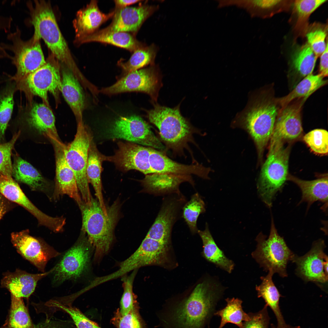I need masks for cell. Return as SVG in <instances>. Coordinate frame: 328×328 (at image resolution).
I'll list each match as a JSON object with an SVG mask.
<instances>
[{"instance_id": "54", "label": "cell", "mask_w": 328, "mask_h": 328, "mask_svg": "<svg viewBox=\"0 0 328 328\" xmlns=\"http://www.w3.org/2000/svg\"><path fill=\"white\" fill-rule=\"evenodd\" d=\"M32 328H56L53 326L47 324H43L35 326H33Z\"/></svg>"}, {"instance_id": "12", "label": "cell", "mask_w": 328, "mask_h": 328, "mask_svg": "<svg viewBox=\"0 0 328 328\" xmlns=\"http://www.w3.org/2000/svg\"><path fill=\"white\" fill-rule=\"evenodd\" d=\"M58 61L49 53L46 63L25 78L26 82L31 92L40 97L48 106V92L57 97L60 91L61 78Z\"/></svg>"}, {"instance_id": "3", "label": "cell", "mask_w": 328, "mask_h": 328, "mask_svg": "<svg viewBox=\"0 0 328 328\" xmlns=\"http://www.w3.org/2000/svg\"><path fill=\"white\" fill-rule=\"evenodd\" d=\"M148 115L150 122L158 129L165 149L180 156H184L185 149L192 154L189 143L196 145L193 135L199 133L181 115L179 108L157 105L148 112Z\"/></svg>"}, {"instance_id": "5", "label": "cell", "mask_w": 328, "mask_h": 328, "mask_svg": "<svg viewBox=\"0 0 328 328\" xmlns=\"http://www.w3.org/2000/svg\"><path fill=\"white\" fill-rule=\"evenodd\" d=\"M278 114L275 103L262 96L252 99L240 116L242 126L255 143L260 160L270 141Z\"/></svg>"}, {"instance_id": "30", "label": "cell", "mask_w": 328, "mask_h": 328, "mask_svg": "<svg viewBox=\"0 0 328 328\" xmlns=\"http://www.w3.org/2000/svg\"><path fill=\"white\" fill-rule=\"evenodd\" d=\"M107 157L100 152L93 140L89 149L87 175L89 183L91 184L95 190L97 199L106 215L108 214L107 208L103 196L101 175L102 163L107 161Z\"/></svg>"}, {"instance_id": "7", "label": "cell", "mask_w": 328, "mask_h": 328, "mask_svg": "<svg viewBox=\"0 0 328 328\" xmlns=\"http://www.w3.org/2000/svg\"><path fill=\"white\" fill-rule=\"evenodd\" d=\"M266 238V236L261 232L257 236V247L251 254L252 257L264 271L277 273L283 278L286 277L287 265L295 254L278 234L272 217L270 234L268 239Z\"/></svg>"}, {"instance_id": "22", "label": "cell", "mask_w": 328, "mask_h": 328, "mask_svg": "<svg viewBox=\"0 0 328 328\" xmlns=\"http://www.w3.org/2000/svg\"><path fill=\"white\" fill-rule=\"evenodd\" d=\"M56 155V184L54 197L67 195L80 205L83 201L77 186L74 173L65 158L63 143H54Z\"/></svg>"}, {"instance_id": "34", "label": "cell", "mask_w": 328, "mask_h": 328, "mask_svg": "<svg viewBox=\"0 0 328 328\" xmlns=\"http://www.w3.org/2000/svg\"><path fill=\"white\" fill-rule=\"evenodd\" d=\"M197 233L203 242L204 257L217 266L231 273L234 269V263L217 246L210 231L207 224L206 223L204 230H198Z\"/></svg>"}, {"instance_id": "18", "label": "cell", "mask_w": 328, "mask_h": 328, "mask_svg": "<svg viewBox=\"0 0 328 328\" xmlns=\"http://www.w3.org/2000/svg\"><path fill=\"white\" fill-rule=\"evenodd\" d=\"M114 84L102 88L100 92L107 95L121 93L139 91L154 95L158 80L154 67L132 71L124 75Z\"/></svg>"}, {"instance_id": "31", "label": "cell", "mask_w": 328, "mask_h": 328, "mask_svg": "<svg viewBox=\"0 0 328 328\" xmlns=\"http://www.w3.org/2000/svg\"><path fill=\"white\" fill-rule=\"evenodd\" d=\"M13 155L12 176L15 179L27 185L32 190L45 191L47 183L38 171L17 154H13Z\"/></svg>"}, {"instance_id": "6", "label": "cell", "mask_w": 328, "mask_h": 328, "mask_svg": "<svg viewBox=\"0 0 328 328\" xmlns=\"http://www.w3.org/2000/svg\"><path fill=\"white\" fill-rule=\"evenodd\" d=\"M290 148L283 142L270 143L267 157L262 167L257 184L258 194L269 208L277 192L282 187L288 175Z\"/></svg>"}, {"instance_id": "52", "label": "cell", "mask_w": 328, "mask_h": 328, "mask_svg": "<svg viewBox=\"0 0 328 328\" xmlns=\"http://www.w3.org/2000/svg\"><path fill=\"white\" fill-rule=\"evenodd\" d=\"M13 206L12 202L0 194V220L4 215L12 208Z\"/></svg>"}, {"instance_id": "25", "label": "cell", "mask_w": 328, "mask_h": 328, "mask_svg": "<svg viewBox=\"0 0 328 328\" xmlns=\"http://www.w3.org/2000/svg\"><path fill=\"white\" fill-rule=\"evenodd\" d=\"M50 271L38 274H32L17 268L11 272L7 271L3 274L1 287L8 289L11 295L16 297L28 298L34 292L38 282L52 273Z\"/></svg>"}, {"instance_id": "50", "label": "cell", "mask_w": 328, "mask_h": 328, "mask_svg": "<svg viewBox=\"0 0 328 328\" xmlns=\"http://www.w3.org/2000/svg\"><path fill=\"white\" fill-rule=\"evenodd\" d=\"M280 0H255L256 6L258 11H261L270 9L280 4Z\"/></svg>"}, {"instance_id": "42", "label": "cell", "mask_w": 328, "mask_h": 328, "mask_svg": "<svg viewBox=\"0 0 328 328\" xmlns=\"http://www.w3.org/2000/svg\"><path fill=\"white\" fill-rule=\"evenodd\" d=\"M134 270L129 276L123 278L124 291L120 302L119 312L122 315L127 314L135 305L138 304L133 291L134 280L136 274Z\"/></svg>"}, {"instance_id": "48", "label": "cell", "mask_w": 328, "mask_h": 328, "mask_svg": "<svg viewBox=\"0 0 328 328\" xmlns=\"http://www.w3.org/2000/svg\"><path fill=\"white\" fill-rule=\"evenodd\" d=\"M327 1L295 0L294 3V8L298 19L300 20H306L312 13Z\"/></svg>"}, {"instance_id": "23", "label": "cell", "mask_w": 328, "mask_h": 328, "mask_svg": "<svg viewBox=\"0 0 328 328\" xmlns=\"http://www.w3.org/2000/svg\"><path fill=\"white\" fill-rule=\"evenodd\" d=\"M97 0H92L77 12L73 21L75 32L74 44L79 46L81 40L93 34L103 23L112 17L114 11L104 13L99 9Z\"/></svg>"}, {"instance_id": "15", "label": "cell", "mask_w": 328, "mask_h": 328, "mask_svg": "<svg viewBox=\"0 0 328 328\" xmlns=\"http://www.w3.org/2000/svg\"><path fill=\"white\" fill-rule=\"evenodd\" d=\"M186 202L180 192L167 195L145 237L169 244L173 227Z\"/></svg>"}, {"instance_id": "55", "label": "cell", "mask_w": 328, "mask_h": 328, "mask_svg": "<svg viewBox=\"0 0 328 328\" xmlns=\"http://www.w3.org/2000/svg\"><path fill=\"white\" fill-rule=\"evenodd\" d=\"M270 328H278L276 326H275L273 324H271ZM282 328H301L299 326H292L287 324L285 327Z\"/></svg>"}, {"instance_id": "26", "label": "cell", "mask_w": 328, "mask_h": 328, "mask_svg": "<svg viewBox=\"0 0 328 328\" xmlns=\"http://www.w3.org/2000/svg\"><path fill=\"white\" fill-rule=\"evenodd\" d=\"M144 190L155 195H168L180 192V185L188 182L192 186L194 182L191 176L166 173H153L145 175L140 180Z\"/></svg>"}, {"instance_id": "43", "label": "cell", "mask_w": 328, "mask_h": 328, "mask_svg": "<svg viewBox=\"0 0 328 328\" xmlns=\"http://www.w3.org/2000/svg\"><path fill=\"white\" fill-rule=\"evenodd\" d=\"M20 132H15L8 142L0 143V175L12 177V164L11 156L15 143L19 137Z\"/></svg>"}, {"instance_id": "21", "label": "cell", "mask_w": 328, "mask_h": 328, "mask_svg": "<svg viewBox=\"0 0 328 328\" xmlns=\"http://www.w3.org/2000/svg\"><path fill=\"white\" fill-rule=\"evenodd\" d=\"M305 101L282 108L276 118L270 143L299 138L303 132L301 111Z\"/></svg>"}, {"instance_id": "46", "label": "cell", "mask_w": 328, "mask_h": 328, "mask_svg": "<svg viewBox=\"0 0 328 328\" xmlns=\"http://www.w3.org/2000/svg\"><path fill=\"white\" fill-rule=\"evenodd\" d=\"M55 306L67 313L73 320L77 328H101L76 308L62 304L59 302L55 303Z\"/></svg>"}, {"instance_id": "49", "label": "cell", "mask_w": 328, "mask_h": 328, "mask_svg": "<svg viewBox=\"0 0 328 328\" xmlns=\"http://www.w3.org/2000/svg\"><path fill=\"white\" fill-rule=\"evenodd\" d=\"M268 306L265 305L260 311L255 313H248L250 319L243 323L244 328H269V317Z\"/></svg>"}, {"instance_id": "14", "label": "cell", "mask_w": 328, "mask_h": 328, "mask_svg": "<svg viewBox=\"0 0 328 328\" xmlns=\"http://www.w3.org/2000/svg\"><path fill=\"white\" fill-rule=\"evenodd\" d=\"M324 240L315 241L304 255H295L291 261L296 265L297 274L306 282L324 283L328 281V256Z\"/></svg>"}, {"instance_id": "51", "label": "cell", "mask_w": 328, "mask_h": 328, "mask_svg": "<svg viewBox=\"0 0 328 328\" xmlns=\"http://www.w3.org/2000/svg\"><path fill=\"white\" fill-rule=\"evenodd\" d=\"M328 46L320 56L319 65V73L324 77L328 75Z\"/></svg>"}, {"instance_id": "47", "label": "cell", "mask_w": 328, "mask_h": 328, "mask_svg": "<svg viewBox=\"0 0 328 328\" xmlns=\"http://www.w3.org/2000/svg\"><path fill=\"white\" fill-rule=\"evenodd\" d=\"M327 34L325 30L317 28L308 32L306 34L307 43L317 57L320 56L328 46L327 40L326 42Z\"/></svg>"}, {"instance_id": "20", "label": "cell", "mask_w": 328, "mask_h": 328, "mask_svg": "<svg viewBox=\"0 0 328 328\" xmlns=\"http://www.w3.org/2000/svg\"><path fill=\"white\" fill-rule=\"evenodd\" d=\"M0 194L6 199L24 207L37 220L39 224L51 231L58 227L59 219L43 213L29 200L16 182L12 178L0 175Z\"/></svg>"}, {"instance_id": "28", "label": "cell", "mask_w": 328, "mask_h": 328, "mask_svg": "<svg viewBox=\"0 0 328 328\" xmlns=\"http://www.w3.org/2000/svg\"><path fill=\"white\" fill-rule=\"evenodd\" d=\"M62 64L60 91L78 122L83 120V112L85 106L84 94L74 73L66 66Z\"/></svg>"}, {"instance_id": "11", "label": "cell", "mask_w": 328, "mask_h": 328, "mask_svg": "<svg viewBox=\"0 0 328 328\" xmlns=\"http://www.w3.org/2000/svg\"><path fill=\"white\" fill-rule=\"evenodd\" d=\"M19 31L10 36L12 41L10 49L13 53V61L18 75L25 78L46 63L40 43V39L33 36L27 41L20 38Z\"/></svg>"}, {"instance_id": "27", "label": "cell", "mask_w": 328, "mask_h": 328, "mask_svg": "<svg viewBox=\"0 0 328 328\" xmlns=\"http://www.w3.org/2000/svg\"><path fill=\"white\" fill-rule=\"evenodd\" d=\"M31 128L48 138L53 143H61L55 122V118L52 111L45 104H34L26 119Z\"/></svg>"}, {"instance_id": "53", "label": "cell", "mask_w": 328, "mask_h": 328, "mask_svg": "<svg viewBox=\"0 0 328 328\" xmlns=\"http://www.w3.org/2000/svg\"><path fill=\"white\" fill-rule=\"evenodd\" d=\"M141 1L139 0H116L114 1L115 8L126 7Z\"/></svg>"}, {"instance_id": "10", "label": "cell", "mask_w": 328, "mask_h": 328, "mask_svg": "<svg viewBox=\"0 0 328 328\" xmlns=\"http://www.w3.org/2000/svg\"><path fill=\"white\" fill-rule=\"evenodd\" d=\"M169 244L145 237L135 251L120 263L118 270L107 275L108 279L117 278L144 266L162 265L167 258Z\"/></svg>"}, {"instance_id": "41", "label": "cell", "mask_w": 328, "mask_h": 328, "mask_svg": "<svg viewBox=\"0 0 328 328\" xmlns=\"http://www.w3.org/2000/svg\"><path fill=\"white\" fill-rule=\"evenodd\" d=\"M303 140L314 152L326 155L328 151V133L324 129L312 130L303 137Z\"/></svg>"}, {"instance_id": "40", "label": "cell", "mask_w": 328, "mask_h": 328, "mask_svg": "<svg viewBox=\"0 0 328 328\" xmlns=\"http://www.w3.org/2000/svg\"><path fill=\"white\" fill-rule=\"evenodd\" d=\"M182 216L192 234L197 233V222L200 215L205 211L204 202L197 193L193 195L182 209Z\"/></svg>"}, {"instance_id": "35", "label": "cell", "mask_w": 328, "mask_h": 328, "mask_svg": "<svg viewBox=\"0 0 328 328\" xmlns=\"http://www.w3.org/2000/svg\"><path fill=\"white\" fill-rule=\"evenodd\" d=\"M327 80L318 74L312 73L301 80L288 94L277 100V102L284 108L296 99L302 98L306 101L313 93L326 83Z\"/></svg>"}, {"instance_id": "24", "label": "cell", "mask_w": 328, "mask_h": 328, "mask_svg": "<svg viewBox=\"0 0 328 328\" xmlns=\"http://www.w3.org/2000/svg\"><path fill=\"white\" fill-rule=\"evenodd\" d=\"M149 162L152 173H166L178 175H194L209 179V168L198 163L185 165L170 159L163 152L150 148Z\"/></svg>"}, {"instance_id": "32", "label": "cell", "mask_w": 328, "mask_h": 328, "mask_svg": "<svg viewBox=\"0 0 328 328\" xmlns=\"http://www.w3.org/2000/svg\"><path fill=\"white\" fill-rule=\"evenodd\" d=\"M93 42L111 44L131 52H133L144 44L138 41L135 35L132 34L119 32H105L101 29L84 38L80 42V45Z\"/></svg>"}, {"instance_id": "44", "label": "cell", "mask_w": 328, "mask_h": 328, "mask_svg": "<svg viewBox=\"0 0 328 328\" xmlns=\"http://www.w3.org/2000/svg\"><path fill=\"white\" fill-rule=\"evenodd\" d=\"M111 321L117 328H143L138 304L125 315H121L118 309Z\"/></svg>"}, {"instance_id": "9", "label": "cell", "mask_w": 328, "mask_h": 328, "mask_svg": "<svg viewBox=\"0 0 328 328\" xmlns=\"http://www.w3.org/2000/svg\"><path fill=\"white\" fill-rule=\"evenodd\" d=\"M109 136L112 139H123L161 151L165 150L164 145L149 124L138 116L119 117L110 128Z\"/></svg>"}, {"instance_id": "29", "label": "cell", "mask_w": 328, "mask_h": 328, "mask_svg": "<svg viewBox=\"0 0 328 328\" xmlns=\"http://www.w3.org/2000/svg\"><path fill=\"white\" fill-rule=\"evenodd\" d=\"M287 179L296 183L300 188L302 193L299 204L306 202L308 209L314 202L319 201L324 203L323 209L327 207L328 179L327 176L312 180H303L288 175Z\"/></svg>"}, {"instance_id": "4", "label": "cell", "mask_w": 328, "mask_h": 328, "mask_svg": "<svg viewBox=\"0 0 328 328\" xmlns=\"http://www.w3.org/2000/svg\"><path fill=\"white\" fill-rule=\"evenodd\" d=\"M82 215V230L95 248V259H99L108 251L114 239V231L119 215L120 206L115 202L104 212L97 199L92 198L88 205L83 201L79 206Z\"/></svg>"}, {"instance_id": "13", "label": "cell", "mask_w": 328, "mask_h": 328, "mask_svg": "<svg viewBox=\"0 0 328 328\" xmlns=\"http://www.w3.org/2000/svg\"><path fill=\"white\" fill-rule=\"evenodd\" d=\"M91 245L87 238L80 239L53 268L54 282L61 283L80 277L88 267Z\"/></svg>"}, {"instance_id": "19", "label": "cell", "mask_w": 328, "mask_h": 328, "mask_svg": "<svg viewBox=\"0 0 328 328\" xmlns=\"http://www.w3.org/2000/svg\"><path fill=\"white\" fill-rule=\"evenodd\" d=\"M158 5L141 4L135 7L115 8L111 23L101 30L127 32L135 35L144 22L159 8Z\"/></svg>"}, {"instance_id": "37", "label": "cell", "mask_w": 328, "mask_h": 328, "mask_svg": "<svg viewBox=\"0 0 328 328\" xmlns=\"http://www.w3.org/2000/svg\"><path fill=\"white\" fill-rule=\"evenodd\" d=\"M158 49L154 44L149 46L144 44L134 51L128 60L124 62L121 59L118 61V65L121 68L125 75L139 70L153 63Z\"/></svg>"}, {"instance_id": "16", "label": "cell", "mask_w": 328, "mask_h": 328, "mask_svg": "<svg viewBox=\"0 0 328 328\" xmlns=\"http://www.w3.org/2000/svg\"><path fill=\"white\" fill-rule=\"evenodd\" d=\"M11 241L17 252L24 258L44 272L48 261L59 255L53 248L30 235L27 229L11 234Z\"/></svg>"}, {"instance_id": "8", "label": "cell", "mask_w": 328, "mask_h": 328, "mask_svg": "<svg viewBox=\"0 0 328 328\" xmlns=\"http://www.w3.org/2000/svg\"><path fill=\"white\" fill-rule=\"evenodd\" d=\"M93 140L91 132L83 121L77 122L73 140L64 148L66 160L73 170L82 200L90 204L93 198L89 186L86 170L89 149Z\"/></svg>"}, {"instance_id": "2", "label": "cell", "mask_w": 328, "mask_h": 328, "mask_svg": "<svg viewBox=\"0 0 328 328\" xmlns=\"http://www.w3.org/2000/svg\"><path fill=\"white\" fill-rule=\"evenodd\" d=\"M30 22L34 28L33 36L42 39L57 60L75 74H80L67 44L57 23L51 4L35 0L28 4Z\"/></svg>"}, {"instance_id": "45", "label": "cell", "mask_w": 328, "mask_h": 328, "mask_svg": "<svg viewBox=\"0 0 328 328\" xmlns=\"http://www.w3.org/2000/svg\"><path fill=\"white\" fill-rule=\"evenodd\" d=\"M13 94L9 93L0 100V143H4L5 133L13 108Z\"/></svg>"}, {"instance_id": "39", "label": "cell", "mask_w": 328, "mask_h": 328, "mask_svg": "<svg viewBox=\"0 0 328 328\" xmlns=\"http://www.w3.org/2000/svg\"><path fill=\"white\" fill-rule=\"evenodd\" d=\"M33 327L22 298L11 295V305L9 313L4 324L1 328H32Z\"/></svg>"}, {"instance_id": "17", "label": "cell", "mask_w": 328, "mask_h": 328, "mask_svg": "<svg viewBox=\"0 0 328 328\" xmlns=\"http://www.w3.org/2000/svg\"><path fill=\"white\" fill-rule=\"evenodd\" d=\"M117 145L114 155L107 156V161L113 162L123 172L134 169L145 175L152 173L149 162L150 148L128 142L119 141Z\"/></svg>"}, {"instance_id": "38", "label": "cell", "mask_w": 328, "mask_h": 328, "mask_svg": "<svg viewBox=\"0 0 328 328\" xmlns=\"http://www.w3.org/2000/svg\"><path fill=\"white\" fill-rule=\"evenodd\" d=\"M225 300L227 302L226 306L214 314L221 318L218 328H222L228 323L234 324L239 328H244L243 322L248 320L250 317L249 314L246 313L243 311L241 305L242 300L234 298H227Z\"/></svg>"}, {"instance_id": "1", "label": "cell", "mask_w": 328, "mask_h": 328, "mask_svg": "<svg viewBox=\"0 0 328 328\" xmlns=\"http://www.w3.org/2000/svg\"><path fill=\"white\" fill-rule=\"evenodd\" d=\"M224 290L215 280L200 283L188 297L170 310L166 323L170 328H203Z\"/></svg>"}, {"instance_id": "33", "label": "cell", "mask_w": 328, "mask_h": 328, "mask_svg": "<svg viewBox=\"0 0 328 328\" xmlns=\"http://www.w3.org/2000/svg\"><path fill=\"white\" fill-rule=\"evenodd\" d=\"M274 273L268 271L265 276H261V284L256 286L258 297H261L264 300L266 305L269 306L273 312L277 321L278 328H282L287 324L281 312L279 306L280 298L282 296L275 285L272 280Z\"/></svg>"}, {"instance_id": "36", "label": "cell", "mask_w": 328, "mask_h": 328, "mask_svg": "<svg viewBox=\"0 0 328 328\" xmlns=\"http://www.w3.org/2000/svg\"><path fill=\"white\" fill-rule=\"evenodd\" d=\"M317 58L307 42L297 48L292 53L290 63L291 70L297 76L303 78L312 73Z\"/></svg>"}]
</instances>
